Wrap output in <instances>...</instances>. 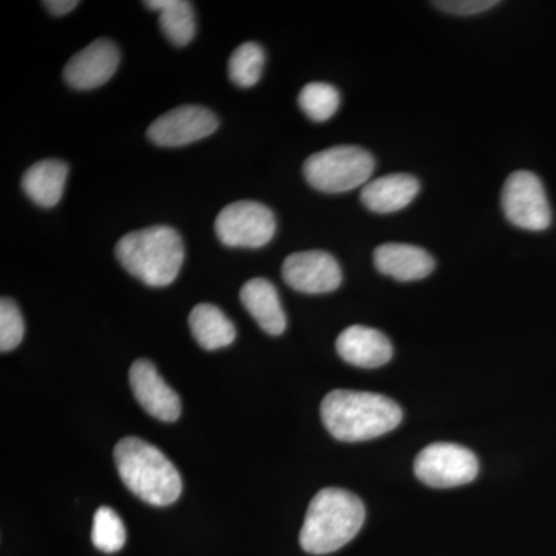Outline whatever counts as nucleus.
Wrapping results in <instances>:
<instances>
[{"mask_svg": "<svg viewBox=\"0 0 556 556\" xmlns=\"http://www.w3.org/2000/svg\"><path fill=\"white\" fill-rule=\"evenodd\" d=\"M281 276L288 287L303 294H327L342 285L338 260L324 251L295 252L285 260Z\"/></svg>", "mask_w": 556, "mask_h": 556, "instance_id": "9d476101", "label": "nucleus"}, {"mask_svg": "<svg viewBox=\"0 0 556 556\" xmlns=\"http://www.w3.org/2000/svg\"><path fill=\"white\" fill-rule=\"evenodd\" d=\"M218 129L212 110L201 105H179L150 124L148 138L160 148H181L207 138Z\"/></svg>", "mask_w": 556, "mask_h": 556, "instance_id": "1a4fd4ad", "label": "nucleus"}, {"mask_svg": "<svg viewBox=\"0 0 556 556\" xmlns=\"http://www.w3.org/2000/svg\"><path fill=\"white\" fill-rule=\"evenodd\" d=\"M68 164L61 160H43L33 164L22 177V189L40 207H53L64 195Z\"/></svg>", "mask_w": 556, "mask_h": 556, "instance_id": "f3484780", "label": "nucleus"}, {"mask_svg": "<svg viewBox=\"0 0 556 556\" xmlns=\"http://www.w3.org/2000/svg\"><path fill=\"white\" fill-rule=\"evenodd\" d=\"M148 9L159 11L160 27L174 46H188L195 36V13L186 0H150Z\"/></svg>", "mask_w": 556, "mask_h": 556, "instance_id": "6ab92c4d", "label": "nucleus"}, {"mask_svg": "<svg viewBox=\"0 0 556 556\" xmlns=\"http://www.w3.org/2000/svg\"><path fill=\"white\" fill-rule=\"evenodd\" d=\"M501 203L508 222L519 229L544 230L551 226L552 208L546 190L532 172H514L506 179Z\"/></svg>", "mask_w": 556, "mask_h": 556, "instance_id": "6e6552de", "label": "nucleus"}, {"mask_svg": "<svg viewBox=\"0 0 556 556\" xmlns=\"http://www.w3.org/2000/svg\"><path fill=\"white\" fill-rule=\"evenodd\" d=\"M276 215L257 201H236L223 208L215 219V232L219 241L229 248L266 247L276 236Z\"/></svg>", "mask_w": 556, "mask_h": 556, "instance_id": "423d86ee", "label": "nucleus"}, {"mask_svg": "<svg viewBox=\"0 0 556 556\" xmlns=\"http://www.w3.org/2000/svg\"><path fill=\"white\" fill-rule=\"evenodd\" d=\"M415 473L419 481L434 489L468 484L478 477V457L463 445L438 442L417 455Z\"/></svg>", "mask_w": 556, "mask_h": 556, "instance_id": "0eeeda50", "label": "nucleus"}, {"mask_svg": "<svg viewBox=\"0 0 556 556\" xmlns=\"http://www.w3.org/2000/svg\"><path fill=\"white\" fill-rule=\"evenodd\" d=\"M497 3H500L497 0H442V2H433V5L447 13L471 16V14L484 13Z\"/></svg>", "mask_w": 556, "mask_h": 556, "instance_id": "b1692460", "label": "nucleus"}, {"mask_svg": "<svg viewBox=\"0 0 556 556\" xmlns=\"http://www.w3.org/2000/svg\"><path fill=\"white\" fill-rule=\"evenodd\" d=\"M189 327L199 345L206 351L222 350L237 338L232 321L211 303H200L192 309Z\"/></svg>", "mask_w": 556, "mask_h": 556, "instance_id": "a211bd4d", "label": "nucleus"}, {"mask_svg": "<svg viewBox=\"0 0 556 556\" xmlns=\"http://www.w3.org/2000/svg\"><path fill=\"white\" fill-rule=\"evenodd\" d=\"M299 105L309 119L324 123L340 108V93L331 84L311 83L299 94Z\"/></svg>", "mask_w": 556, "mask_h": 556, "instance_id": "412c9836", "label": "nucleus"}, {"mask_svg": "<svg viewBox=\"0 0 556 556\" xmlns=\"http://www.w3.org/2000/svg\"><path fill=\"white\" fill-rule=\"evenodd\" d=\"M129 380L135 399L150 416L163 422H175L181 415L177 391L161 378L152 362L146 358L135 362L130 367Z\"/></svg>", "mask_w": 556, "mask_h": 556, "instance_id": "9b49d317", "label": "nucleus"}, {"mask_svg": "<svg viewBox=\"0 0 556 556\" xmlns=\"http://www.w3.org/2000/svg\"><path fill=\"white\" fill-rule=\"evenodd\" d=\"M365 506L345 489L320 490L311 501L300 532V546L313 555H327L346 546L361 532Z\"/></svg>", "mask_w": 556, "mask_h": 556, "instance_id": "f03ea898", "label": "nucleus"}, {"mask_svg": "<svg viewBox=\"0 0 556 556\" xmlns=\"http://www.w3.org/2000/svg\"><path fill=\"white\" fill-rule=\"evenodd\" d=\"M115 254L127 273L153 288L174 283L185 262L181 237L169 226L127 233L116 244Z\"/></svg>", "mask_w": 556, "mask_h": 556, "instance_id": "20e7f679", "label": "nucleus"}, {"mask_svg": "<svg viewBox=\"0 0 556 556\" xmlns=\"http://www.w3.org/2000/svg\"><path fill=\"white\" fill-rule=\"evenodd\" d=\"M115 463L127 489L150 506H170L181 495L177 468L161 450L142 439H121L115 447Z\"/></svg>", "mask_w": 556, "mask_h": 556, "instance_id": "7ed1b4c3", "label": "nucleus"}, {"mask_svg": "<svg viewBox=\"0 0 556 556\" xmlns=\"http://www.w3.org/2000/svg\"><path fill=\"white\" fill-rule=\"evenodd\" d=\"M320 416L338 441L362 442L393 431L401 424L402 409L382 394L334 390L321 401Z\"/></svg>", "mask_w": 556, "mask_h": 556, "instance_id": "f257e3e1", "label": "nucleus"}, {"mask_svg": "<svg viewBox=\"0 0 556 556\" xmlns=\"http://www.w3.org/2000/svg\"><path fill=\"white\" fill-rule=\"evenodd\" d=\"M240 300L258 327L269 336L283 334L287 314L281 308L276 287L266 278H252L241 288Z\"/></svg>", "mask_w": 556, "mask_h": 556, "instance_id": "dca6fc26", "label": "nucleus"}, {"mask_svg": "<svg viewBox=\"0 0 556 556\" xmlns=\"http://www.w3.org/2000/svg\"><path fill=\"white\" fill-rule=\"evenodd\" d=\"M24 318L11 299L0 300V351L9 353L21 345L24 339Z\"/></svg>", "mask_w": 556, "mask_h": 556, "instance_id": "5701e85b", "label": "nucleus"}, {"mask_svg": "<svg viewBox=\"0 0 556 556\" xmlns=\"http://www.w3.org/2000/svg\"><path fill=\"white\" fill-rule=\"evenodd\" d=\"M375 265L383 276L399 281H415L430 276L437 263L426 249L415 244L386 243L376 248Z\"/></svg>", "mask_w": 556, "mask_h": 556, "instance_id": "4468645a", "label": "nucleus"}, {"mask_svg": "<svg viewBox=\"0 0 556 556\" xmlns=\"http://www.w3.org/2000/svg\"><path fill=\"white\" fill-rule=\"evenodd\" d=\"M266 54L257 42L241 43L229 60V78L241 89H249L258 83L265 68Z\"/></svg>", "mask_w": 556, "mask_h": 556, "instance_id": "aec40b11", "label": "nucleus"}, {"mask_svg": "<svg viewBox=\"0 0 556 556\" xmlns=\"http://www.w3.org/2000/svg\"><path fill=\"white\" fill-rule=\"evenodd\" d=\"M119 60L118 47L112 40H94L67 62L65 83L75 90L98 89L115 75Z\"/></svg>", "mask_w": 556, "mask_h": 556, "instance_id": "f8f14e48", "label": "nucleus"}, {"mask_svg": "<svg viewBox=\"0 0 556 556\" xmlns=\"http://www.w3.org/2000/svg\"><path fill=\"white\" fill-rule=\"evenodd\" d=\"M79 5V2L76 0H46L43 2V7L50 11L53 16H65L70 11L76 9Z\"/></svg>", "mask_w": 556, "mask_h": 556, "instance_id": "393cba45", "label": "nucleus"}, {"mask_svg": "<svg viewBox=\"0 0 556 556\" xmlns=\"http://www.w3.org/2000/svg\"><path fill=\"white\" fill-rule=\"evenodd\" d=\"M376 169V161L357 146H336L313 153L303 166L311 188L327 193L350 192L365 186Z\"/></svg>", "mask_w": 556, "mask_h": 556, "instance_id": "39448f33", "label": "nucleus"}, {"mask_svg": "<svg viewBox=\"0 0 556 556\" xmlns=\"http://www.w3.org/2000/svg\"><path fill=\"white\" fill-rule=\"evenodd\" d=\"M126 540V527L119 515L110 507L98 508L91 530L93 546L105 554H115L124 547Z\"/></svg>", "mask_w": 556, "mask_h": 556, "instance_id": "4be33fe9", "label": "nucleus"}, {"mask_svg": "<svg viewBox=\"0 0 556 556\" xmlns=\"http://www.w3.org/2000/svg\"><path fill=\"white\" fill-rule=\"evenodd\" d=\"M336 348L346 364L358 368L382 367L393 357L390 339L378 329L362 325H354L342 331Z\"/></svg>", "mask_w": 556, "mask_h": 556, "instance_id": "ddd939ff", "label": "nucleus"}, {"mask_svg": "<svg viewBox=\"0 0 556 556\" xmlns=\"http://www.w3.org/2000/svg\"><path fill=\"white\" fill-rule=\"evenodd\" d=\"M419 189V179L413 175L391 174L368 181L362 189L361 200L375 214H393L407 207Z\"/></svg>", "mask_w": 556, "mask_h": 556, "instance_id": "2eb2a0df", "label": "nucleus"}]
</instances>
